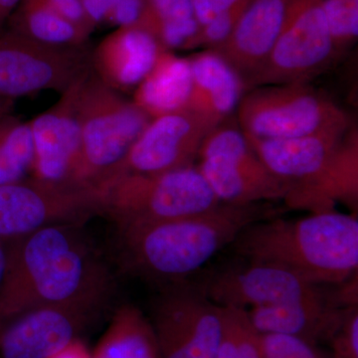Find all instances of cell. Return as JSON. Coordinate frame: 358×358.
<instances>
[{
	"instance_id": "cell-34",
	"label": "cell",
	"mask_w": 358,
	"mask_h": 358,
	"mask_svg": "<svg viewBox=\"0 0 358 358\" xmlns=\"http://www.w3.org/2000/svg\"><path fill=\"white\" fill-rule=\"evenodd\" d=\"M243 0H192L193 13L200 26L206 24L217 14Z\"/></svg>"
},
{
	"instance_id": "cell-25",
	"label": "cell",
	"mask_w": 358,
	"mask_h": 358,
	"mask_svg": "<svg viewBox=\"0 0 358 358\" xmlns=\"http://www.w3.org/2000/svg\"><path fill=\"white\" fill-rule=\"evenodd\" d=\"M141 26L150 30L169 51L193 49L200 28L192 0H147Z\"/></svg>"
},
{
	"instance_id": "cell-12",
	"label": "cell",
	"mask_w": 358,
	"mask_h": 358,
	"mask_svg": "<svg viewBox=\"0 0 358 358\" xmlns=\"http://www.w3.org/2000/svg\"><path fill=\"white\" fill-rule=\"evenodd\" d=\"M219 124L189 109L152 119L103 185L128 174L162 173L194 166L204 138Z\"/></svg>"
},
{
	"instance_id": "cell-10",
	"label": "cell",
	"mask_w": 358,
	"mask_h": 358,
	"mask_svg": "<svg viewBox=\"0 0 358 358\" xmlns=\"http://www.w3.org/2000/svg\"><path fill=\"white\" fill-rule=\"evenodd\" d=\"M338 55L322 0H293L279 38L262 67L245 84L246 92L268 85L308 83Z\"/></svg>"
},
{
	"instance_id": "cell-37",
	"label": "cell",
	"mask_w": 358,
	"mask_h": 358,
	"mask_svg": "<svg viewBox=\"0 0 358 358\" xmlns=\"http://www.w3.org/2000/svg\"><path fill=\"white\" fill-rule=\"evenodd\" d=\"M21 0H0V28L6 27L7 21Z\"/></svg>"
},
{
	"instance_id": "cell-5",
	"label": "cell",
	"mask_w": 358,
	"mask_h": 358,
	"mask_svg": "<svg viewBox=\"0 0 358 358\" xmlns=\"http://www.w3.org/2000/svg\"><path fill=\"white\" fill-rule=\"evenodd\" d=\"M245 136L264 140L345 136L350 115L331 96L308 83L268 85L249 90L237 108Z\"/></svg>"
},
{
	"instance_id": "cell-26",
	"label": "cell",
	"mask_w": 358,
	"mask_h": 358,
	"mask_svg": "<svg viewBox=\"0 0 358 358\" xmlns=\"http://www.w3.org/2000/svg\"><path fill=\"white\" fill-rule=\"evenodd\" d=\"M34 148L29 122L15 115H0V185L31 173Z\"/></svg>"
},
{
	"instance_id": "cell-4",
	"label": "cell",
	"mask_w": 358,
	"mask_h": 358,
	"mask_svg": "<svg viewBox=\"0 0 358 358\" xmlns=\"http://www.w3.org/2000/svg\"><path fill=\"white\" fill-rule=\"evenodd\" d=\"M81 155L78 185L101 188L114 174L152 121L133 101L103 84L90 71L80 91Z\"/></svg>"
},
{
	"instance_id": "cell-13",
	"label": "cell",
	"mask_w": 358,
	"mask_h": 358,
	"mask_svg": "<svg viewBox=\"0 0 358 358\" xmlns=\"http://www.w3.org/2000/svg\"><path fill=\"white\" fill-rule=\"evenodd\" d=\"M220 307L249 308L327 298L322 286L268 264L245 260L207 275L193 285Z\"/></svg>"
},
{
	"instance_id": "cell-33",
	"label": "cell",
	"mask_w": 358,
	"mask_h": 358,
	"mask_svg": "<svg viewBox=\"0 0 358 358\" xmlns=\"http://www.w3.org/2000/svg\"><path fill=\"white\" fill-rule=\"evenodd\" d=\"M47 2L60 15L90 35L95 30L87 17L82 0H47Z\"/></svg>"
},
{
	"instance_id": "cell-17",
	"label": "cell",
	"mask_w": 358,
	"mask_h": 358,
	"mask_svg": "<svg viewBox=\"0 0 358 358\" xmlns=\"http://www.w3.org/2000/svg\"><path fill=\"white\" fill-rule=\"evenodd\" d=\"M293 0H252L229 37L213 48L243 78L262 67L281 34ZM246 88V87H245Z\"/></svg>"
},
{
	"instance_id": "cell-2",
	"label": "cell",
	"mask_w": 358,
	"mask_h": 358,
	"mask_svg": "<svg viewBox=\"0 0 358 358\" xmlns=\"http://www.w3.org/2000/svg\"><path fill=\"white\" fill-rule=\"evenodd\" d=\"M279 213L266 202L221 203L187 217L117 227L120 256L134 274L176 284L200 270L250 225Z\"/></svg>"
},
{
	"instance_id": "cell-28",
	"label": "cell",
	"mask_w": 358,
	"mask_h": 358,
	"mask_svg": "<svg viewBox=\"0 0 358 358\" xmlns=\"http://www.w3.org/2000/svg\"><path fill=\"white\" fill-rule=\"evenodd\" d=\"M234 338L236 358H263L261 334L250 322L245 308L221 307Z\"/></svg>"
},
{
	"instance_id": "cell-31",
	"label": "cell",
	"mask_w": 358,
	"mask_h": 358,
	"mask_svg": "<svg viewBox=\"0 0 358 358\" xmlns=\"http://www.w3.org/2000/svg\"><path fill=\"white\" fill-rule=\"evenodd\" d=\"M331 343L333 346L331 358H358L357 307L350 308L346 313L345 320Z\"/></svg>"
},
{
	"instance_id": "cell-24",
	"label": "cell",
	"mask_w": 358,
	"mask_h": 358,
	"mask_svg": "<svg viewBox=\"0 0 358 358\" xmlns=\"http://www.w3.org/2000/svg\"><path fill=\"white\" fill-rule=\"evenodd\" d=\"M92 358H159L150 320L134 306L117 308Z\"/></svg>"
},
{
	"instance_id": "cell-7",
	"label": "cell",
	"mask_w": 358,
	"mask_h": 358,
	"mask_svg": "<svg viewBox=\"0 0 358 358\" xmlns=\"http://www.w3.org/2000/svg\"><path fill=\"white\" fill-rule=\"evenodd\" d=\"M105 215L95 186L26 178L0 185V240L9 242L56 224H81Z\"/></svg>"
},
{
	"instance_id": "cell-22",
	"label": "cell",
	"mask_w": 358,
	"mask_h": 358,
	"mask_svg": "<svg viewBox=\"0 0 358 358\" xmlns=\"http://www.w3.org/2000/svg\"><path fill=\"white\" fill-rule=\"evenodd\" d=\"M192 90L189 58L164 51L154 68L134 89L133 102L155 119L188 109Z\"/></svg>"
},
{
	"instance_id": "cell-20",
	"label": "cell",
	"mask_w": 358,
	"mask_h": 358,
	"mask_svg": "<svg viewBox=\"0 0 358 358\" xmlns=\"http://www.w3.org/2000/svg\"><path fill=\"white\" fill-rule=\"evenodd\" d=\"M189 61L192 90L188 109L226 121L246 93L243 78L213 49L199 52Z\"/></svg>"
},
{
	"instance_id": "cell-8",
	"label": "cell",
	"mask_w": 358,
	"mask_h": 358,
	"mask_svg": "<svg viewBox=\"0 0 358 358\" xmlns=\"http://www.w3.org/2000/svg\"><path fill=\"white\" fill-rule=\"evenodd\" d=\"M196 160L195 166L220 203L285 199L291 188L264 166L240 127L225 121L207 134Z\"/></svg>"
},
{
	"instance_id": "cell-27",
	"label": "cell",
	"mask_w": 358,
	"mask_h": 358,
	"mask_svg": "<svg viewBox=\"0 0 358 358\" xmlns=\"http://www.w3.org/2000/svg\"><path fill=\"white\" fill-rule=\"evenodd\" d=\"M322 6L339 54L357 41L358 0H322Z\"/></svg>"
},
{
	"instance_id": "cell-30",
	"label": "cell",
	"mask_w": 358,
	"mask_h": 358,
	"mask_svg": "<svg viewBox=\"0 0 358 358\" xmlns=\"http://www.w3.org/2000/svg\"><path fill=\"white\" fill-rule=\"evenodd\" d=\"M263 358H324L317 345L285 334H261Z\"/></svg>"
},
{
	"instance_id": "cell-21",
	"label": "cell",
	"mask_w": 358,
	"mask_h": 358,
	"mask_svg": "<svg viewBox=\"0 0 358 358\" xmlns=\"http://www.w3.org/2000/svg\"><path fill=\"white\" fill-rule=\"evenodd\" d=\"M357 171L358 136L352 129L324 171L305 185L292 187L285 199L289 207H312L313 212L331 210L334 200L353 203L357 200Z\"/></svg>"
},
{
	"instance_id": "cell-6",
	"label": "cell",
	"mask_w": 358,
	"mask_h": 358,
	"mask_svg": "<svg viewBox=\"0 0 358 358\" xmlns=\"http://www.w3.org/2000/svg\"><path fill=\"white\" fill-rule=\"evenodd\" d=\"M101 190L105 215L117 227L187 217L221 204L196 166L157 174H128Z\"/></svg>"
},
{
	"instance_id": "cell-14",
	"label": "cell",
	"mask_w": 358,
	"mask_h": 358,
	"mask_svg": "<svg viewBox=\"0 0 358 358\" xmlns=\"http://www.w3.org/2000/svg\"><path fill=\"white\" fill-rule=\"evenodd\" d=\"M107 310L51 305L18 313L0 324V358H51L79 341Z\"/></svg>"
},
{
	"instance_id": "cell-1",
	"label": "cell",
	"mask_w": 358,
	"mask_h": 358,
	"mask_svg": "<svg viewBox=\"0 0 358 358\" xmlns=\"http://www.w3.org/2000/svg\"><path fill=\"white\" fill-rule=\"evenodd\" d=\"M0 287V324L29 308L51 305L107 308L112 273L81 224H56L6 242Z\"/></svg>"
},
{
	"instance_id": "cell-38",
	"label": "cell",
	"mask_w": 358,
	"mask_h": 358,
	"mask_svg": "<svg viewBox=\"0 0 358 358\" xmlns=\"http://www.w3.org/2000/svg\"><path fill=\"white\" fill-rule=\"evenodd\" d=\"M7 261V245L6 242L0 240V287H1L2 280H3L4 273H6Z\"/></svg>"
},
{
	"instance_id": "cell-3",
	"label": "cell",
	"mask_w": 358,
	"mask_h": 358,
	"mask_svg": "<svg viewBox=\"0 0 358 358\" xmlns=\"http://www.w3.org/2000/svg\"><path fill=\"white\" fill-rule=\"evenodd\" d=\"M246 261L268 264L317 286L341 285L357 275L358 220L331 210L252 224L231 244Z\"/></svg>"
},
{
	"instance_id": "cell-23",
	"label": "cell",
	"mask_w": 358,
	"mask_h": 358,
	"mask_svg": "<svg viewBox=\"0 0 358 358\" xmlns=\"http://www.w3.org/2000/svg\"><path fill=\"white\" fill-rule=\"evenodd\" d=\"M7 27L37 43L53 47L85 46L90 34L60 15L47 0H21Z\"/></svg>"
},
{
	"instance_id": "cell-11",
	"label": "cell",
	"mask_w": 358,
	"mask_h": 358,
	"mask_svg": "<svg viewBox=\"0 0 358 358\" xmlns=\"http://www.w3.org/2000/svg\"><path fill=\"white\" fill-rule=\"evenodd\" d=\"M159 358H216L224 334L222 308L193 285L171 284L152 310Z\"/></svg>"
},
{
	"instance_id": "cell-15",
	"label": "cell",
	"mask_w": 358,
	"mask_h": 358,
	"mask_svg": "<svg viewBox=\"0 0 358 358\" xmlns=\"http://www.w3.org/2000/svg\"><path fill=\"white\" fill-rule=\"evenodd\" d=\"M89 72L61 93L60 99L50 109L29 121L34 148L33 178L78 185L76 176L81 155L78 103L84 78Z\"/></svg>"
},
{
	"instance_id": "cell-32",
	"label": "cell",
	"mask_w": 358,
	"mask_h": 358,
	"mask_svg": "<svg viewBox=\"0 0 358 358\" xmlns=\"http://www.w3.org/2000/svg\"><path fill=\"white\" fill-rule=\"evenodd\" d=\"M147 9V0H115L105 24L117 27L141 25Z\"/></svg>"
},
{
	"instance_id": "cell-36",
	"label": "cell",
	"mask_w": 358,
	"mask_h": 358,
	"mask_svg": "<svg viewBox=\"0 0 358 358\" xmlns=\"http://www.w3.org/2000/svg\"><path fill=\"white\" fill-rule=\"evenodd\" d=\"M51 358H92V353L89 352L81 339H79Z\"/></svg>"
},
{
	"instance_id": "cell-29",
	"label": "cell",
	"mask_w": 358,
	"mask_h": 358,
	"mask_svg": "<svg viewBox=\"0 0 358 358\" xmlns=\"http://www.w3.org/2000/svg\"><path fill=\"white\" fill-rule=\"evenodd\" d=\"M251 1L252 0H243L217 14L206 24L200 26L193 43V49L197 47L213 49L222 44L229 37L238 20Z\"/></svg>"
},
{
	"instance_id": "cell-19",
	"label": "cell",
	"mask_w": 358,
	"mask_h": 358,
	"mask_svg": "<svg viewBox=\"0 0 358 358\" xmlns=\"http://www.w3.org/2000/svg\"><path fill=\"white\" fill-rule=\"evenodd\" d=\"M345 136H312L282 140L246 138L268 171L292 188L305 185L319 176L333 159Z\"/></svg>"
},
{
	"instance_id": "cell-18",
	"label": "cell",
	"mask_w": 358,
	"mask_h": 358,
	"mask_svg": "<svg viewBox=\"0 0 358 358\" xmlns=\"http://www.w3.org/2000/svg\"><path fill=\"white\" fill-rule=\"evenodd\" d=\"M350 308L338 307L334 296H327L252 308L247 313L258 333L285 334L317 345L320 341H331Z\"/></svg>"
},
{
	"instance_id": "cell-16",
	"label": "cell",
	"mask_w": 358,
	"mask_h": 358,
	"mask_svg": "<svg viewBox=\"0 0 358 358\" xmlns=\"http://www.w3.org/2000/svg\"><path fill=\"white\" fill-rule=\"evenodd\" d=\"M164 51L159 39L143 26L117 27L92 51V70L115 91L134 92Z\"/></svg>"
},
{
	"instance_id": "cell-35",
	"label": "cell",
	"mask_w": 358,
	"mask_h": 358,
	"mask_svg": "<svg viewBox=\"0 0 358 358\" xmlns=\"http://www.w3.org/2000/svg\"><path fill=\"white\" fill-rule=\"evenodd\" d=\"M115 1V0H82L85 13L94 28L105 24L106 18Z\"/></svg>"
},
{
	"instance_id": "cell-9",
	"label": "cell",
	"mask_w": 358,
	"mask_h": 358,
	"mask_svg": "<svg viewBox=\"0 0 358 358\" xmlns=\"http://www.w3.org/2000/svg\"><path fill=\"white\" fill-rule=\"evenodd\" d=\"M91 54L86 46H48L0 28V115L11 114L23 96L48 90L63 93L92 69Z\"/></svg>"
}]
</instances>
